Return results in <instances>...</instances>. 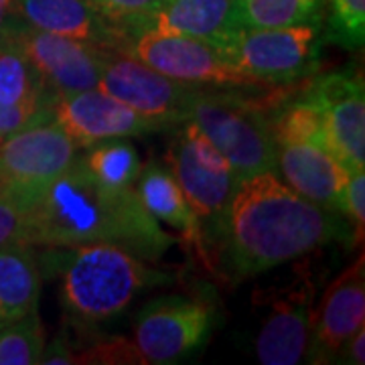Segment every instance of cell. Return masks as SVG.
<instances>
[{"instance_id":"2","label":"cell","mask_w":365,"mask_h":365,"mask_svg":"<svg viewBox=\"0 0 365 365\" xmlns=\"http://www.w3.org/2000/svg\"><path fill=\"white\" fill-rule=\"evenodd\" d=\"M23 242L35 248L116 244L148 262L160 260L177 244L144 209L134 187L116 189L98 181L79 153L29 201Z\"/></svg>"},{"instance_id":"22","label":"cell","mask_w":365,"mask_h":365,"mask_svg":"<svg viewBox=\"0 0 365 365\" xmlns=\"http://www.w3.org/2000/svg\"><path fill=\"white\" fill-rule=\"evenodd\" d=\"M79 160L91 175L108 187H134L143 169L138 150L126 138H108L79 148Z\"/></svg>"},{"instance_id":"33","label":"cell","mask_w":365,"mask_h":365,"mask_svg":"<svg viewBox=\"0 0 365 365\" xmlns=\"http://www.w3.org/2000/svg\"><path fill=\"white\" fill-rule=\"evenodd\" d=\"M16 4L19 0H0V37H4L19 21Z\"/></svg>"},{"instance_id":"7","label":"cell","mask_w":365,"mask_h":365,"mask_svg":"<svg viewBox=\"0 0 365 365\" xmlns=\"http://www.w3.org/2000/svg\"><path fill=\"white\" fill-rule=\"evenodd\" d=\"M126 53L187 86L242 91L262 88L260 81L235 67L222 49L193 37L140 29L130 37Z\"/></svg>"},{"instance_id":"3","label":"cell","mask_w":365,"mask_h":365,"mask_svg":"<svg viewBox=\"0 0 365 365\" xmlns=\"http://www.w3.org/2000/svg\"><path fill=\"white\" fill-rule=\"evenodd\" d=\"M39 268L57 280L61 309L79 329L116 319L148 288L173 280L170 274L116 244L49 248L39 258Z\"/></svg>"},{"instance_id":"17","label":"cell","mask_w":365,"mask_h":365,"mask_svg":"<svg viewBox=\"0 0 365 365\" xmlns=\"http://www.w3.org/2000/svg\"><path fill=\"white\" fill-rule=\"evenodd\" d=\"M274 173L297 195L341 213L349 173L327 148L317 144H276Z\"/></svg>"},{"instance_id":"12","label":"cell","mask_w":365,"mask_h":365,"mask_svg":"<svg viewBox=\"0 0 365 365\" xmlns=\"http://www.w3.org/2000/svg\"><path fill=\"white\" fill-rule=\"evenodd\" d=\"M47 114L49 120L78 144V148L108 138H130L170 128L163 122L144 118L96 88L53 98Z\"/></svg>"},{"instance_id":"19","label":"cell","mask_w":365,"mask_h":365,"mask_svg":"<svg viewBox=\"0 0 365 365\" xmlns=\"http://www.w3.org/2000/svg\"><path fill=\"white\" fill-rule=\"evenodd\" d=\"M134 191L144 209L158 223L175 227L181 234L182 242L193 250L197 260L203 262L209 270H215L201 232V223L167 165H160L158 160L143 165L134 182Z\"/></svg>"},{"instance_id":"26","label":"cell","mask_w":365,"mask_h":365,"mask_svg":"<svg viewBox=\"0 0 365 365\" xmlns=\"http://www.w3.org/2000/svg\"><path fill=\"white\" fill-rule=\"evenodd\" d=\"M327 43L341 49H361L365 41V0H331Z\"/></svg>"},{"instance_id":"8","label":"cell","mask_w":365,"mask_h":365,"mask_svg":"<svg viewBox=\"0 0 365 365\" xmlns=\"http://www.w3.org/2000/svg\"><path fill=\"white\" fill-rule=\"evenodd\" d=\"M215 309L209 300L169 294L148 300L134 319L132 345L143 364H177L205 345Z\"/></svg>"},{"instance_id":"14","label":"cell","mask_w":365,"mask_h":365,"mask_svg":"<svg viewBox=\"0 0 365 365\" xmlns=\"http://www.w3.org/2000/svg\"><path fill=\"white\" fill-rule=\"evenodd\" d=\"M365 323L364 256L329 284L319 309L313 311V329L307 349L309 364H333L341 347Z\"/></svg>"},{"instance_id":"6","label":"cell","mask_w":365,"mask_h":365,"mask_svg":"<svg viewBox=\"0 0 365 365\" xmlns=\"http://www.w3.org/2000/svg\"><path fill=\"white\" fill-rule=\"evenodd\" d=\"M321 45V23L272 29L242 26L225 55L262 86H287L313 76Z\"/></svg>"},{"instance_id":"1","label":"cell","mask_w":365,"mask_h":365,"mask_svg":"<svg viewBox=\"0 0 365 365\" xmlns=\"http://www.w3.org/2000/svg\"><path fill=\"white\" fill-rule=\"evenodd\" d=\"M341 213L297 195L274 170L237 182L225 211L215 266L246 280L347 237Z\"/></svg>"},{"instance_id":"10","label":"cell","mask_w":365,"mask_h":365,"mask_svg":"<svg viewBox=\"0 0 365 365\" xmlns=\"http://www.w3.org/2000/svg\"><path fill=\"white\" fill-rule=\"evenodd\" d=\"M96 90L128 106L144 118L177 128L187 120L193 100L203 88L167 78L128 53L110 51L106 55Z\"/></svg>"},{"instance_id":"21","label":"cell","mask_w":365,"mask_h":365,"mask_svg":"<svg viewBox=\"0 0 365 365\" xmlns=\"http://www.w3.org/2000/svg\"><path fill=\"white\" fill-rule=\"evenodd\" d=\"M0 102L49 118L53 96L13 39L0 37Z\"/></svg>"},{"instance_id":"28","label":"cell","mask_w":365,"mask_h":365,"mask_svg":"<svg viewBox=\"0 0 365 365\" xmlns=\"http://www.w3.org/2000/svg\"><path fill=\"white\" fill-rule=\"evenodd\" d=\"M341 215L353 230V240L364 242L365 225V175L364 170H351L341 199Z\"/></svg>"},{"instance_id":"20","label":"cell","mask_w":365,"mask_h":365,"mask_svg":"<svg viewBox=\"0 0 365 365\" xmlns=\"http://www.w3.org/2000/svg\"><path fill=\"white\" fill-rule=\"evenodd\" d=\"M41 294L35 246L16 240L0 248V325L37 311Z\"/></svg>"},{"instance_id":"31","label":"cell","mask_w":365,"mask_h":365,"mask_svg":"<svg viewBox=\"0 0 365 365\" xmlns=\"http://www.w3.org/2000/svg\"><path fill=\"white\" fill-rule=\"evenodd\" d=\"M41 118L47 116H35L26 110H21V108H14V106H6L0 102V143L4 138H9L11 134L19 132L21 128L29 126L31 122L35 120H41Z\"/></svg>"},{"instance_id":"5","label":"cell","mask_w":365,"mask_h":365,"mask_svg":"<svg viewBox=\"0 0 365 365\" xmlns=\"http://www.w3.org/2000/svg\"><path fill=\"white\" fill-rule=\"evenodd\" d=\"M167 167L195 211L215 268L225 211L237 187L234 169L189 120L179 124V132L167 150Z\"/></svg>"},{"instance_id":"18","label":"cell","mask_w":365,"mask_h":365,"mask_svg":"<svg viewBox=\"0 0 365 365\" xmlns=\"http://www.w3.org/2000/svg\"><path fill=\"white\" fill-rule=\"evenodd\" d=\"M143 29L193 37L225 53L242 29L240 0H165Z\"/></svg>"},{"instance_id":"11","label":"cell","mask_w":365,"mask_h":365,"mask_svg":"<svg viewBox=\"0 0 365 365\" xmlns=\"http://www.w3.org/2000/svg\"><path fill=\"white\" fill-rule=\"evenodd\" d=\"M4 37L13 39L25 53L53 98L93 90L102 76L106 55L110 53L81 41L33 29L21 21H16Z\"/></svg>"},{"instance_id":"15","label":"cell","mask_w":365,"mask_h":365,"mask_svg":"<svg viewBox=\"0 0 365 365\" xmlns=\"http://www.w3.org/2000/svg\"><path fill=\"white\" fill-rule=\"evenodd\" d=\"M313 300L314 287L309 278L276 294L256 337V357L262 365L304 361L313 329Z\"/></svg>"},{"instance_id":"16","label":"cell","mask_w":365,"mask_h":365,"mask_svg":"<svg viewBox=\"0 0 365 365\" xmlns=\"http://www.w3.org/2000/svg\"><path fill=\"white\" fill-rule=\"evenodd\" d=\"M16 16L33 29L81 41L104 51H128L130 35L100 13L90 0H19Z\"/></svg>"},{"instance_id":"27","label":"cell","mask_w":365,"mask_h":365,"mask_svg":"<svg viewBox=\"0 0 365 365\" xmlns=\"http://www.w3.org/2000/svg\"><path fill=\"white\" fill-rule=\"evenodd\" d=\"M90 2L114 25L124 29L132 37L148 23V19L157 13V9L165 0H90Z\"/></svg>"},{"instance_id":"30","label":"cell","mask_w":365,"mask_h":365,"mask_svg":"<svg viewBox=\"0 0 365 365\" xmlns=\"http://www.w3.org/2000/svg\"><path fill=\"white\" fill-rule=\"evenodd\" d=\"M39 364L45 365H71L76 361V349L73 343L67 339L66 329L59 331L49 343H45L43 351H41Z\"/></svg>"},{"instance_id":"23","label":"cell","mask_w":365,"mask_h":365,"mask_svg":"<svg viewBox=\"0 0 365 365\" xmlns=\"http://www.w3.org/2000/svg\"><path fill=\"white\" fill-rule=\"evenodd\" d=\"M274 144H317L325 148L323 112L309 93L268 114Z\"/></svg>"},{"instance_id":"9","label":"cell","mask_w":365,"mask_h":365,"mask_svg":"<svg viewBox=\"0 0 365 365\" xmlns=\"http://www.w3.org/2000/svg\"><path fill=\"white\" fill-rule=\"evenodd\" d=\"M79 148L53 120L41 118L0 143V193L25 199L76 160Z\"/></svg>"},{"instance_id":"25","label":"cell","mask_w":365,"mask_h":365,"mask_svg":"<svg viewBox=\"0 0 365 365\" xmlns=\"http://www.w3.org/2000/svg\"><path fill=\"white\" fill-rule=\"evenodd\" d=\"M45 333L37 311L0 325V365L39 364Z\"/></svg>"},{"instance_id":"4","label":"cell","mask_w":365,"mask_h":365,"mask_svg":"<svg viewBox=\"0 0 365 365\" xmlns=\"http://www.w3.org/2000/svg\"><path fill=\"white\" fill-rule=\"evenodd\" d=\"M237 91L242 90L203 88L193 100L187 120L222 153L240 182L274 170L276 144L270 132V112L262 102L237 96Z\"/></svg>"},{"instance_id":"24","label":"cell","mask_w":365,"mask_h":365,"mask_svg":"<svg viewBox=\"0 0 365 365\" xmlns=\"http://www.w3.org/2000/svg\"><path fill=\"white\" fill-rule=\"evenodd\" d=\"M325 0H240V21L246 29L321 23Z\"/></svg>"},{"instance_id":"13","label":"cell","mask_w":365,"mask_h":365,"mask_svg":"<svg viewBox=\"0 0 365 365\" xmlns=\"http://www.w3.org/2000/svg\"><path fill=\"white\" fill-rule=\"evenodd\" d=\"M307 93L319 104L325 124V148L347 170L365 169V91L355 73H329Z\"/></svg>"},{"instance_id":"32","label":"cell","mask_w":365,"mask_h":365,"mask_svg":"<svg viewBox=\"0 0 365 365\" xmlns=\"http://www.w3.org/2000/svg\"><path fill=\"white\" fill-rule=\"evenodd\" d=\"M333 364L343 365H364L365 364V329H359L347 343L341 347Z\"/></svg>"},{"instance_id":"29","label":"cell","mask_w":365,"mask_h":365,"mask_svg":"<svg viewBox=\"0 0 365 365\" xmlns=\"http://www.w3.org/2000/svg\"><path fill=\"white\" fill-rule=\"evenodd\" d=\"M29 199L13 193H0V248L23 240Z\"/></svg>"}]
</instances>
